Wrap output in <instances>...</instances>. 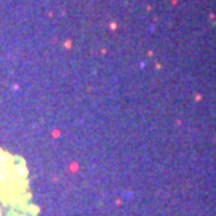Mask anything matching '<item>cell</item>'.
I'll use <instances>...</instances> for the list:
<instances>
[{"instance_id":"cell-1","label":"cell","mask_w":216,"mask_h":216,"mask_svg":"<svg viewBox=\"0 0 216 216\" xmlns=\"http://www.w3.org/2000/svg\"><path fill=\"white\" fill-rule=\"evenodd\" d=\"M0 216H37L26 163L0 149Z\"/></svg>"}]
</instances>
